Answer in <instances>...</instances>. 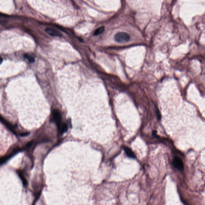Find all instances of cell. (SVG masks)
Listing matches in <instances>:
<instances>
[{
  "mask_svg": "<svg viewBox=\"0 0 205 205\" xmlns=\"http://www.w3.org/2000/svg\"><path fill=\"white\" fill-rule=\"evenodd\" d=\"M34 142V140H31V141H29V142L28 143H27L26 144V145H25V148L28 149L30 148V147H31L32 146V145L33 144ZM25 148H24V149H25Z\"/></svg>",
  "mask_w": 205,
  "mask_h": 205,
  "instance_id": "obj_12",
  "label": "cell"
},
{
  "mask_svg": "<svg viewBox=\"0 0 205 205\" xmlns=\"http://www.w3.org/2000/svg\"><path fill=\"white\" fill-rule=\"evenodd\" d=\"M29 134H30V132H23V133H20L19 135L21 137H25V136H27V135H29Z\"/></svg>",
  "mask_w": 205,
  "mask_h": 205,
  "instance_id": "obj_14",
  "label": "cell"
},
{
  "mask_svg": "<svg viewBox=\"0 0 205 205\" xmlns=\"http://www.w3.org/2000/svg\"><path fill=\"white\" fill-rule=\"evenodd\" d=\"M0 121L2 123L4 124V125L7 128V129H8L10 131H11L13 133L15 134L16 135H17V132L15 130V128H16L17 126V125H13L11 123L7 121L6 120H5L2 116L0 117Z\"/></svg>",
  "mask_w": 205,
  "mask_h": 205,
  "instance_id": "obj_4",
  "label": "cell"
},
{
  "mask_svg": "<svg viewBox=\"0 0 205 205\" xmlns=\"http://www.w3.org/2000/svg\"><path fill=\"white\" fill-rule=\"evenodd\" d=\"M17 173L19 175L20 178L21 179V180L22 181L23 186L25 187H27L28 185V181L24 177L23 172L21 170H18L17 171Z\"/></svg>",
  "mask_w": 205,
  "mask_h": 205,
  "instance_id": "obj_7",
  "label": "cell"
},
{
  "mask_svg": "<svg viewBox=\"0 0 205 205\" xmlns=\"http://www.w3.org/2000/svg\"><path fill=\"white\" fill-rule=\"evenodd\" d=\"M52 122L55 123L57 128L61 125V116L59 111L57 110H54L53 112V116L51 119Z\"/></svg>",
  "mask_w": 205,
  "mask_h": 205,
  "instance_id": "obj_3",
  "label": "cell"
},
{
  "mask_svg": "<svg viewBox=\"0 0 205 205\" xmlns=\"http://www.w3.org/2000/svg\"><path fill=\"white\" fill-rule=\"evenodd\" d=\"M24 150V149L21 148L20 147H15L12 148L10 152L8 153V154L6 155L5 156H3L1 157L0 158V164L2 165L5 163L6 161H7L8 160L10 159L12 157H13L17 153L19 152H21Z\"/></svg>",
  "mask_w": 205,
  "mask_h": 205,
  "instance_id": "obj_1",
  "label": "cell"
},
{
  "mask_svg": "<svg viewBox=\"0 0 205 205\" xmlns=\"http://www.w3.org/2000/svg\"><path fill=\"white\" fill-rule=\"evenodd\" d=\"M173 165L175 168H177L180 171H182L183 169V162L180 158L178 157H175L173 160Z\"/></svg>",
  "mask_w": 205,
  "mask_h": 205,
  "instance_id": "obj_5",
  "label": "cell"
},
{
  "mask_svg": "<svg viewBox=\"0 0 205 205\" xmlns=\"http://www.w3.org/2000/svg\"><path fill=\"white\" fill-rule=\"evenodd\" d=\"M105 30V28L104 27H101L98 28L97 30L95 31V33H94V35H99V34L102 33Z\"/></svg>",
  "mask_w": 205,
  "mask_h": 205,
  "instance_id": "obj_10",
  "label": "cell"
},
{
  "mask_svg": "<svg viewBox=\"0 0 205 205\" xmlns=\"http://www.w3.org/2000/svg\"><path fill=\"white\" fill-rule=\"evenodd\" d=\"M25 57H26L27 59H28V60L31 63H33L35 61V59L33 58V57H31L29 55L26 54V55H25Z\"/></svg>",
  "mask_w": 205,
  "mask_h": 205,
  "instance_id": "obj_11",
  "label": "cell"
},
{
  "mask_svg": "<svg viewBox=\"0 0 205 205\" xmlns=\"http://www.w3.org/2000/svg\"><path fill=\"white\" fill-rule=\"evenodd\" d=\"M114 38L117 42L123 43L128 42L130 40V37L127 33L125 32H119L115 35Z\"/></svg>",
  "mask_w": 205,
  "mask_h": 205,
  "instance_id": "obj_2",
  "label": "cell"
},
{
  "mask_svg": "<svg viewBox=\"0 0 205 205\" xmlns=\"http://www.w3.org/2000/svg\"><path fill=\"white\" fill-rule=\"evenodd\" d=\"M46 33L53 37H61L62 34L57 30L52 28H47L45 29Z\"/></svg>",
  "mask_w": 205,
  "mask_h": 205,
  "instance_id": "obj_6",
  "label": "cell"
},
{
  "mask_svg": "<svg viewBox=\"0 0 205 205\" xmlns=\"http://www.w3.org/2000/svg\"><path fill=\"white\" fill-rule=\"evenodd\" d=\"M123 149L125 151L126 154L127 156L129 158H135V156L134 153L132 152V151L129 148L127 147H123Z\"/></svg>",
  "mask_w": 205,
  "mask_h": 205,
  "instance_id": "obj_8",
  "label": "cell"
},
{
  "mask_svg": "<svg viewBox=\"0 0 205 205\" xmlns=\"http://www.w3.org/2000/svg\"><path fill=\"white\" fill-rule=\"evenodd\" d=\"M41 194V191H40V192H38L37 194H36V196H35V201H34V203H33V204H35V202L38 200V199H39V196H40Z\"/></svg>",
  "mask_w": 205,
  "mask_h": 205,
  "instance_id": "obj_13",
  "label": "cell"
},
{
  "mask_svg": "<svg viewBox=\"0 0 205 205\" xmlns=\"http://www.w3.org/2000/svg\"><path fill=\"white\" fill-rule=\"evenodd\" d=\"M58 129V131L60 135H62L63 133L67 132L68 130V126L65 123H62L60 127Z\"/></svg>",
  "mask_w": 205,
  "mask_h": 205,
  "instance_id": "obj_9",
  "label": "cell"
}]
</instances>
